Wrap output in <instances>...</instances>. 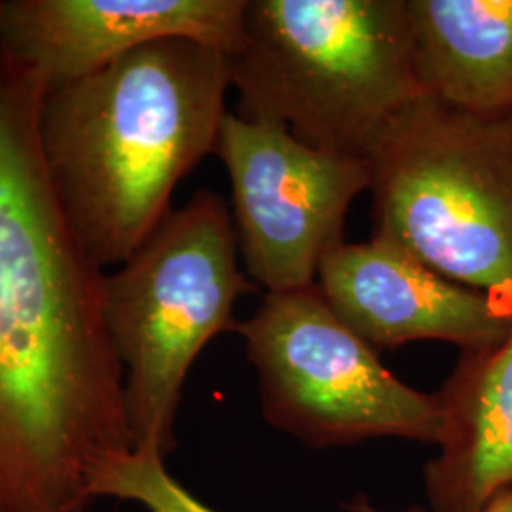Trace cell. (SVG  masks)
Here are the masks:
<instances>
[{"instance_id":"1","label":"cell","mask_w":512,"mask_h":512,"mask_svg":"<svg viewBox=\"0 0 512 512\" xmlns=\"http://www.w3.org/2000/svg\"><path fill=\"white\" fill-rule=\"evenodd\" d=\"M46 92L0 54V512H86L101 475L135 450L105 272L38 147Z\"/></svg>"},{"instance_id":"2","label":"cell","mask_w":512,"mask_h":512,"mask_svg":"<svg viewBox=\"0 0 512 512\" xmlns=\"http://www.w3.org/2000/svg\"><path fill=\"white\" fill-rule=\"evenodd\" d=\"M230 86L222 50L164 38L46 92L44 167L74 236L103 272L147 241L173 209L177 184L215 154Z\"/></svg>"},{"instance_id":"3","label":"cell","mask_w":512,"mask_h":512,"mask_svg":"<svg viewBox=\"0 0 512 512\" xmlns=\"http://www.w3.org/2000/svg\"><path fill=\"white\" fill-rule=\"evenodd\" d=\"M228 65L241 118L361 160L425 95L406 0H245Z\"/></svg>"},{"instance_id":"4","label":"cell","mask_w":512,"mask_h":512,"mask_svg":"<svg viewBox=\"0 0 512 512\" xmlns=\"http://www.w3.org/2000/svg\"><path fill=\"white\" fill-rule=\"evenodd\" d=\"M366 164L372 238L512 310V112L421 95L385 126Z\"/></svg>"},{"instance_id":"5","label":"cell","mask_w":512,"mask_h":512,"mask_svg":"<svg viewBox=\"0 0 512 512\" xmlns=\"http://www.w3.org/2000/svg\"><path fill=\"white\" fill-rule=\"evenodd\" d=\"M255 283L239 266L230 205L202 188L171 209L147 241L103 275V315L124 368L129 427L137 450L169 458L190 368L222 332Z\"/></svg>"},{"instance_id":"6","label":"cell","mask_w":512,"mask_h":512,"mask_svg":"<svg viewBox=\"0 0 512 512\" xmlns=\"http://www.w3.org/2000/svg\"><path fill=\"white\" fill-rule=\"evenodd\" d=\"M236 332L255 368L264 420L277 431L313 450L370 439L439 444V391L410 387L387 370L317 285L264 294Z\"/></svg>"},{"instance_id":"7","label":"cell","mask_w":512,"mask_h":512,"mask_svg":"<svg viewBox=\"0 0 512 512\" xmlns=\"http://www.w3.org/2000/svg\"><path fill=\"white\" fill-rule=\"evenodd\" d=\"M215 154L232 186L245 274L266 293L315 285L342 245L351 203L370 190L366 160L308 147L274 122L228 112Z\"/></svg>"},{"instance_id":"8","label":"cell","mask_w":512,"mask_h":512,"mask_svg":"<svg viewBox=\"0 0 512 512\" xmlns=\"http://www.w3.org/2000/svg\"><path fill=\"white\" fill-rule=\"evenodd\" d=\"M245 0H2L0 54L50 88L164 38L232 54Z\"/></svg>"},{"instance_id":"9","label":"cell","mask_w":512,"mask_h":512,"mask_svg":"<svg viewBox=\"0 0 512 512\" xmlns=\"http://www.w3.org/2000/svg\"><path fill=\"white\" fill-rule=\"evenodd\" d=\"M315 285L330 310L374 349L446 342L471 353L492 348L512 327L511 308L384 239L344 241L321 262Z\"/></svg>"},{"instance_id":"10","label":"cell","mask_w":512,"mask_h":512,"mask_svg":"<svg viewBox=\"0 0 512 512\" xmlns=\"http://www.w3.org/2000/svg\"><path fill=\"white\" fill-rule=\"evenodd\" d=\"M439 395V452L423 473L427 509L480 512L512 484V327L492 348L461 353Z\"/></svg>"},{"instance_id":"11","label":"cell","mask_w":512,"mask_h":512,"mask_svg":"<svg viewBox=\"0 0 512 512\" xmlns=\"http://www.w3.org/2000/svg\"><path fill=\"white\" fill-rule=\"evenodd\" d=\"M425 95L476 114L512 112V0H406Z\"/></svg>"},{"instance_id":"12","label":"cell","mask_w":512,"mask_h":512,"mask_svg":"<svg viewBox=\"0 0 512 512\" xmlns=\"http://www.w3.org/2000/svg\"><path fill=\"white\" fill-rule=\"evenodd\" d=\"M97 499H120L139 505L145 512H219L203 503L200 497L188 492L183 484L165 467V458L133 450L128 456L116 459L97 482ZM353 512H431L427 507L412 505L403 511H380L365 497L351 505Z\"/></svg>"},{"instance_id":"13","label":"cell","mask_w":512,"mask_h":512,"mask_svg":"<svg viewBox=\"0 0 512 512\" xmlns=\"http://www.w3.org/2000/svg\"><path fill=\"white\" fill-rule=\"evenodd\" d=\"M480 512H512V484L497 492Z\"/></svg>"},{"instance_id":"14","label":"cell","mask_w":512,"mask_h":512,"mask_svg":"<svg viewBox=\"0 0 512 512\" xmlns=\"http://www.w3.org/2000/svg\"><path fill=\"white\" fill-rule=\"evenodd\" d=\"M0 12H2V0H0Z\"/></svg>"}]
</instances>
